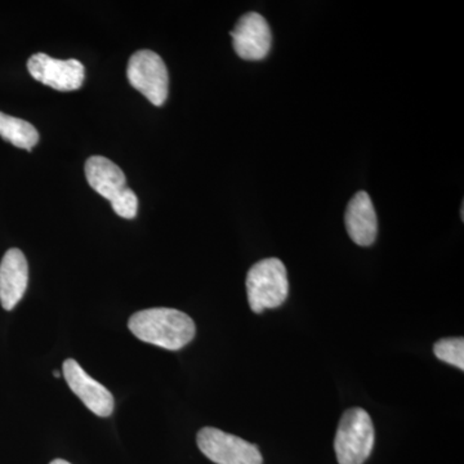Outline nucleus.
<instances>
[{"instance_id":"f257e3e1","label":"nucleus","mask_w":464,"mask_h":464,"mask_svg":"<svg viewBox=\"0 0 464 464\" xmlns=\"http://www.w3.org/2000/svg\"><path fill=\"white\" fill-rule=\"evenodd\" d=\"M130 331L146 343L179 351L194 340V320L182 311L158 307L139 311L128 322Z\"/></svg>"},{"instance_id":"f03ea898","label":"nucleus","mask_w":464,"mask_h":464,"mask_svg":"<svg viewBox=\"0 0 464 464\" xmlns=\"http://www.w3.org/2000/svg\"><path fill=\"white\" fill-rule=\"evenodd\" d=\"M288 292V275L280 259H262L246 275V293L253 313L262 314L268 308L282 306Z\"/></svg>"},{"instance_id":"7ed1b4c3","label":"nucleus","mask_w":464,"mask_h":464,"mask_svg":"<svg viewBox=\"0 0 464 464\" xmlns=\"http://www.w3.org/2000/svg\"><path fill=\"white\" fill-rule=\"evenodd\" d=\"M375 432L371 415L364 409L351 408L342 415L334 440L340 464H362L373 450Z\"/></svg>"},{"instance_id":"20e7f679","label":"nucleus","mask_w":464,"mask_h":464,"mask_svg":"<svg viewBox=\"0 0 464 464\" xmlns=\"http://www.w3.org/2000/svg\"><path fill=\"white\" fill-rule=\"evenodd\" d=\"M127 78L134 90L154 106H163L169 92V74L163 58L155 52L142 50L130 58Z\"/></svg>"},{"instance_id":"39448f33","label":"nucleus","mask_w":464,"mask_h":464,"mask_svg":"<svg viewBox=\"0 0 464 464\" xmlns=\"http://www.w3.org/2000/svg\"><path fill=\"white\" fill-rule=\"evenodd\" d=\"M201 453L216 464H262L261 451L255 444L215 429L204 427L198 432Z\"/></svg>"},{"instance_id":"423d86ee","label":"nucleus","mask_w":464,"mask_h":464,"mask_svg":"<svg viewBox=\"0 0 464 464\" xmlns=\"http://www.w3.org/2000/svg\"><path fill=\"white\" fill-rule=\"evenodd\" d=\"M27 70L35 81L60 92L79 90L84 83L85 69L81 61L57 60L45 53L33 54Z\"/></svg>"},{"instance_id":"0eeeda50","label":"nucleus","mask_w":464,"mask_h":464,"mask_svg":"<svg viewBox=\"0 0 464 464\" xmlns=\"http://www.w3.org/2000/svg\"><path fill=\"white\" fill-rule=\"evenodd\" d=\"M230 34L234 50L243 60H264L271 50L270 26L264 16L256 12L241 16Z\"/></svg>"},{"instance_id":"6e6552de","label":"nucleus","mask_w":464,"mask_h":464,"mask_svg":"<svg viewBox=\"0 0 464 464\" xmlns=\"http://www.w3.org/2000/svg\"><path fill=\"white\" fill-rule=\"evenodd\" d=\"M63 374L72 392L88 409L101 418H108L114 411V396L105 386L85 373L74 359H67L63 365Z\"/></svg>"},{"instance_id":"1a4fd4ad","label":"nucleus","mask_w":464,"mask_h":464,"mask_svg":"<svg viewBox=\"0 0 464 464\" xmlns=\"http://www.w3.org/2000/svg\"><path fill=\"white\" fill-rule=\"evenodd\" d=\"M29 283V265L20 249H9L0 262V304L14 310L25 295Z\"/></svg>"},{"instance_id":"9d476101","label":"nucleus","mask_w":464,"mask_h":464,"mask_svg":"<svg viewBox=\"0 0 464 464\" xmlns=\"http://www.w3.org/2000/svg\"><path fill=\"white\" fill-rule=\"evenodd\" d=\"M344 225L353 243L369 246L377 239L378 219L371 197L365 191L353 195L344 213Z\"/></svg>"},{"instance_id":"9b49d317","label":"nucleus","mask_w":464,"mask_h":464,"mask_svg":"<svg viewBox=\"0 0 464 464\" xmlns=\"http://www.w3.org/2000/svg\"><path fill=\"white\" fill-rule=\"evenodd\" d=\"M85 177L92 188L112 201L127 188V179L121 167L108 158L91 157L85 163Z\"/></svg>"},{"instance_id":"f8f14e48","label":"nucleus","mask_w":464,"mask_h":464,"mask_svg":"<svg viewBox=\"0 0 464 464\" xmlns=\"http://www.w3.org/2000/svg\"><path fill=\"white\" fill-rule=\"evenodd\" d=\"M0 137L18 149L32 151L39 142L36 128L24 119L5 114L0 111Z\"/></svg>"},{"instance_id":"ddd939ff","label":"nucleus","mask_w":464,"mask_h":464,"mask_svg":"<svg viewBox=\"0 0 464 464\" xmlns=\"http://www.w3.org/2000/svg\"><path fill=\"white\" fill-rule=\"evenodd\" d=\"M433 353L441 362L456 366L464 371V340L463 338H444L436 342Z\"/></svg>"},{"instance_id":"4468645a","label":"nucleus","mask_w":464,"mask_h":464,"mask_svg":"<svg viewBox=\"0 0 464 464\" xmlns=\"http://www.w3.org/2000/svg\"><path fill=\"white\" fill-rule=\"evenodd\" d=\"M110 204L116 215L125 219H133L139 210V199L130 188H125L114 200L110 201Z\"/></svg>"},{"instance_id":"2eb2a0df","label":"nucleus","mask_w":464,"mask_h":464,"mask_svg":"<svg viewBox=\"0 0 464 464\" xmlns=\"http://www.w3.org/2000/svg\"><path fill=\"white\" fill-rule=\"evenodd\" d=\"M50 464H72V463L66 462V460H63V459H54V460H52V462Z\"/></svg>"},{"instance_id":"dca6fc26","label":"nucleus","mask_w":464,"mask_h":464,"mask_svg":"<svg viewBox=\"0 0 464 464\" xmlns=\"http://www.w3.org/2000/svg\"><path fill=\"white\" fill-rule=\"evenodd\" d=\"M53 375H54V377H56V378H60V377H61V373H60V372H53Z\"/></svg>"}]
</instances>
